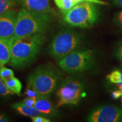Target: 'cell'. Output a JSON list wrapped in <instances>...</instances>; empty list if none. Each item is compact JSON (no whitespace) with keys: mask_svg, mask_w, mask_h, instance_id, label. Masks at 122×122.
<instances>
[{"mask_svg":"<svg viewBox=\"0 0 122 122\" xmlns=\"http://www.w3.org/2000/svg\"><path fill=\"white\" fill-rule=\"evenodd\" d=\"M64 14V21L74 27L89 28L97 22L98 11L94 3L83 1L78 3Z\"/></svg>","mask_w":122,"mask_h":122,"instance_id":"obj_3","label":"cell"},{"mask_svg":"<svg viewBox=\"0 0 122 122\" xmlns=\"http://www.w3.org/2000/svg\"><path fill=\"white\" fill-rule=\"evenodd\" d=\"M52 20L51 14L37 13L23 8L18 14L14 39L43 33Z\"/></svg>","mask_w":122,"mask_h":122,"instance_id":"obj_2","label":"cell"},{"mask_svg":"<svg viewBox=\"0 0 122 122\" xmlns=\"http://www.w3.org/2000/svg\"><path fill=\"white\" fill-rule=\"evenodd\" d=\"M114 22L120 28L122 29V11L116 14L114 18Z\"/></svg>","mask_w":122,"mask_h":122,"instance_id":"obj_22","label":"cell"},{"mask_svg":"<svg viewBox=\"0 0 122 122\" xmlns=\"http://www.w3.org/2000/svg\"><path fill=\"white\" fill-rule=\"evenodd\" d=\"M113 3L118 7H122V0H113Z\"/></svg>","mask_w":122,"mask_h":122,"instance_id":"obj_27","label":"cell"},{"mask_svg":"<svg viewBox=\"0 0 122 122\" xmlns=\"http://www.w3.org/2000/svg\"><path fill=\"white\" fill-rule=\"evenodd\" d=\"M18 14L10 9L0 15V39H10L13 37Z\"/></svg>","mask_w":122,"mask_h":122,"instance_id":"obj_9","label":"cell"},{"mask_svg":"<svg viewBox=\"0 0 122 122\" xmlns=\"http://www.w3.org/2000/svg\"><path fill=\"white\" fill-rule=\"evenodd\" d=\"M59 66L68 72H77L89 68L93 63L92 50L74 51L59 60Z\"/></svg>","mask_w":122,"mask_h":122,"instance_id":"obj_6","label":"cell"},{"mask_svg":"<svg viewBox=\"0 0 122 122\" xmlns=\"http://www.w3.org/2000/svg\"><path fill=\"white\" fill-rule=\"evenodd\" d=\"M81 38L76 31L63 30L54 36L49 46L50 54L59 61L75 51L80 45Z\"/></svg>","mask_w":122,"mask_h":122,"instance_id":"obj_4","label":"cell"},{"mask_svg":"<svg viewBox=\"0 0 122 122\" xmlns=\"http://www.w3.org/2000/svg\"><path fill=\"white\" fill-rule=\"evenodd\" d=\"M76 3V4H78V3L83 2V1H89V2H91L94 4H98L101 5H108V3L104 1H101V0H74Z\"/></svg>","mask_w":122,"mask_h":122,"instance_id":"obj_24","label":"cell"},{"mask_svg":"<svg viewBox=\"0 0 122 122\" xmlns=\"http://www.w3.org/2000/svg\"><path fill=\"white\" fill-rule=\"evenodd\" d=\"M122 119V109L107 105L96 109L88 117L91 122H116Z\"/></svg>","mask_w":122,"mask_h":122,"instance_id":"obj_8","label":"cell"},{"mask_svg":"<svg viewBox=\"0 0 122 122\" xmlns=\"http://www.w3.org/2000/svg\"></svg>","mask_w":122,"mask_h":122,"instance_id":"obj_31","label":"cell"},{"mask_svg":"<svg viewBox=\"0 0 122 122\" xmlns=\"http://www.w3.org/2000/svg\"><path fill=\"white\" fill-rule=\"evenodd\" d=\"M56 5L62 11H67L74 7L76 3L74 0H54Z\"/></svg>","mask_w":122,"mask_h":122,"instance_id":"obj_15","label":"cell"},{"mask_svg":"<svg viewBox=\"0 0 122 122\" xmlns=\"http://www.w3.org/2000/svg\"><path fill=\"white\" fill-rule=\"evenodd\" d=\"M23 8L37 13L51 14L53 10L49 0H20Z\"/></svg>","mask_w":122,"mask_h":122,"instance_id":"obj_10","label":"cell"},{"mask_svg":"<svg viewBox=\"0 0 122 122\" xmlns=\"http://www.w3.org/2000/svg\"><path fill=\"white\" fill-rule=\"evenodd\" d=\"M13 93V92H12L7 88L4 80L0 77V96L6 97V96L12 95Z\"/></svg>","mask_w":122,"mask_h":122,"instance_id":"obj_19","label":"cell"},{"mask_svg":"<svg viewBox=\"0 0 122 122\" xmlns=\"http://www.w3.org/2000/svg\"><path fill=\"white\" fill-rule=\"evenodd\" d=\"M83 87L80 81L67 78L60 85L57 92L59 98L57 107L65 105H77L83 94Z\"/></svg>","mask_w":122,"mask_h":122,"instance_id":"obj_7","label":"cell"},{"mask_svg":"<svg viewBox=\"0 0 122 122\" xmlns=\"http://www.w3.org/2000/svg\"><path fill=\"white\" fill-rule=\"evenodd\" d=\"M5 83L10 91H11L14 93L20 95L22 85L19 79L14 76L12 78L5 81Z\"/></svg>","mask_w":122,"mask_h":122,"instance_id":"obj_14","label":"cell"},{"mask_svg":"<svg viewBox=\"0 0 122 122\" xmlns=\"http://www.w3.org/2000/svg\"><path fill=\"white\" fill-rule=\"evenodd\" d=\"M59 74L49 67H42L36 69L28 79L30 84L40 96L49 97L56 88L59 80Z\"/></svg>","mask_w":122,"mask_h":122,"instance_id":"obj_5","label":"cell"},{"mask_svg":"<svg viewBox=\"0 0 122 122\" xmlns=\"http://www.w3.org/2000/svg\"><path fill=\"white\" fill-rule=\"evenodd\" d=\"M107 78L111 83L117 84L122 82V72L119 70H115L108 75Z\"/></svg>","mask_w":122,"mask_h":122,"instance_id":"obj_18","label":"cell"},{"mask_svg":"<svg viewBox=\"0 0 122 122\" xmlns=\"http://www.w3.org/2000/svg\"><path fill=\"white\" fill-rule=\"evenodd\" d=\"M9 121V120L7 117L4 115H0V122H7Z\"/></svg>","mask_w":122,"mask_h":122,"instance_id":"obj_28","label":"cell"},{"mask_svg":"<svg viewBox=\"0 0 122 122\" xmlns=\"http://www.w3.org/2000/svg\"><path fill=\"white\" fill-rule=\"evenodd\" d=\"M118 57L120 60H122V43L120 44L119 47L118 51Z\"/></svg>","mask_w":122,"mask_h":122,"instance_id":"obj_26","label":"cell"},{"mask_svg":"<svg viewBox=\"0 0 122 122\" xmlns=\"http://www.w3.org/2000/svg\"><path fill=\"white\" fill-rule=\"evenodd\" d=\"M36 99L37 98H32V97H26V98H24L23 101H22V102L25 105H27V106L30 107H34L35 106Z\"/></svg>","mask_w":122,"mask_h":122,"instance_id":"obj_21","label":"cell"},{"mask_svg":"<svg viewBox=\"0 0 122 122\" xmlns=\"http://www.w3.org/2000/svg\"><path fill=\"white\" fill-rule=\"evenodd\" d=\"M34 107L44 116H53L56 112L54 105L49 100V97L40 96L36 99Z\"/></svg>","mask_w":122,"mask_h":122,"instance_id":"obj_11","label":"cell"},{"mask_svg":"<svg viewBox=\"0 0 122 122\" xmlns=\"http://www.w3.org/2000/svg\"><path fill=\"white\" fill-rule=\"evenodd\" d=\"M13 37L10 39H0V62L3 67L10 62L11 56Z\"/></svg>","mask_w":122,"mask_h":122,"instance_id":"obj_12","label":"cell"},{"mask_svg":"<svg viewBox=\"0 0 122 122\" xmlns=\"http://www.w3.org/2000/svg\"><path fill=\"white\" fill-rule=\"evenodd\" d=\"M13 107L22 115L29 117L30 118L32 117L38 115L44 116V114L38 111L35 107H30L25 105L22 102L14 103L13 105Z\"/></svg>","mask_w":122,"mask_h":122,"instance_id":"obj_13","label":"cell"},{"mask_svg":"<svg viewBox=\"0 0 122 122\" xmlns=\"http://www.w3.org/2000/svg\"><path fill=\"white\" fill-rule=\"evenodd\" d=\"M43 33L14 39L11 46L10 65L19 68L30 63L35 59L44 43Z\"/></svg>","mask_w":122,"mask_h":122,"instance_id":"obj_1","label":"cell"},{"mask_svg":"<svg viewBox=\"0 0 122 122\" xmlns=\"http://www.w3.org/2000/svg\"><path fill=\"white\" fill-rule=\"evenodd\" d=\"M14 76L13 71L10 68L3 66L0 68V77L4 81L8 80Z\"/></svg>","mask_w":122,"mask_h":122,"instance_id":"obj_17","label":"cell"},{"mask_svg":"<svg viewBox=\"0 0 122 122\" xmlns=\"http://www.w3.org/2000/svg\"><path fill=\"white\" fill-rule=\"evenodd\" d=\"M120 91H121V92H122V88H121V89H119ZM120 98H121V101H122V96L121 97H120Z\"/></svg>","mask_w":122,"mask_h":122,"instance_id":"obj_30","label":"cell"},{"mask_svg":"<svg viewBox=\"0 0 122 122\" xmlns=\"http://www.w3.org/2000/svg\"><path fill=\"white\" fill-rule=\"evenodd\" d=\"M32 120L33 122H50L49 119L43 117L42 115L35 116V117H30Z\"/></svg>","mask_w":122,"mask_h":122,"instance_id":"obj_23","label":"cell"},{"mask_svg":"<svg viewBox=\"0 0 122 122\" xmlns=\"http://www.w3.org/2000/svg\"><path fill=\"white\" fill-rule=\"evenodd\" d=\"M24 94L26 96V97H32V98H37L40 97V95L38 94V93L34 89L32 86L30 84H28V86L26 90H25Z\"/></svg>","mask_w":122,"mask_h":122,"instance_id":"obj_20","label":"cell"},{"mask_svg":"<svg viewBox=\"0 0 122 122\" xmlns=\"http://www.w3.org/2000/svg\"><path fill=\"white\" fill-rule=\"evenodd\" d=\"M122 95V93L120 89L112 92V93H111V96L114 99H118L119 98H120Z\"/></svg>","mask_w":122,"mask_h":122,"instance_id":"obj_25","label":"cell"},{"mask_svg":"<svg viewBox=\"0 0 122 122\" xmlns=\"http://www.w3.org/2000/svg\"><path fill=\"white\" fill-rule=\"evenodd\" d=\"M15 3V0H0V15L10 10Z\"/></svg>","mask_w":122,"mask_h":122,"instance_id":"obj_16","label":"cell"},{"mask_svg":"<svg viewBox=\"0 0 122 122\" xmlns=\"http://www.w3.org/2000/svg\"><path fill=\"white\" fill-rule=\"evenodd\" d=\"M117 86H118L119 89H121V88H122V82L119 84H117Z\"/></svg>","mask_w":122,"mask_h":122,"instance_id":"obj_29","label":"cell"}]
</instances>
